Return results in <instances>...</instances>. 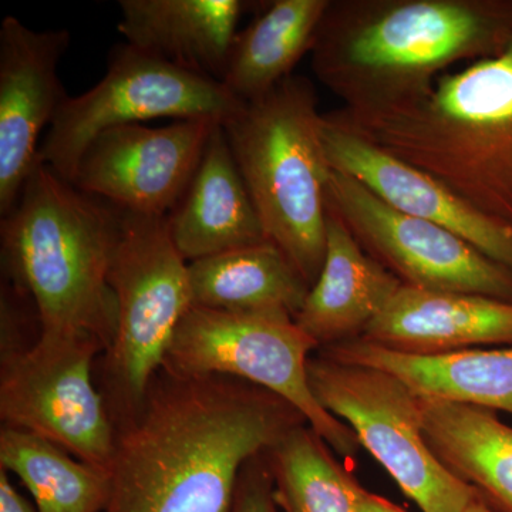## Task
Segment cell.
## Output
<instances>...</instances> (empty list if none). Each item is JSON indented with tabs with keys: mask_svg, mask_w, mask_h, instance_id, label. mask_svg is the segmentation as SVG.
<instances>
[{
	"mask_svg": "<svg viewBox=\"0 0 512 512\" xmlns=\"http://www.w3.org/2000/svg\"><path fill=\"white\" fill-rule=\"evenodd\" d=\"M511 42L512 0H329L311 66L343 109L375 113L419 100L454 64Z\"/></svg>",
	"mask_w": 512,
	"mask_h": 512,
	"instance_id": "7a4b0ae2",
	"label": "cell"
},
{
	"mask_svg": "<svg viewBox=\"0 0 512 512\" xmlns=\"http://www.w3.org/2000/svg\"><path fill=\"white\" fill-rule=\"evenodd\" d=\"M362 339L407 355L512 346V301L402 285Z\"/></svg>",
	"mask_w": 512,
	"mask_h": 512,
	"instance_id": "9a60e30c",
	"label": "cell"
},
{
	"mask_svg": "<svg viewBox=\"0 0 512 512\" xmlns=\"http://www.w3.org/2000/svg\"><path fill=\"white\" fill-rule=\"evenodd\" d=\"M301 424L298 409L255 384L163 366L114 424L103 512H227L245 464Z\"/></svg>",
	"mask_w": 512,
	"mask_h": 512,
	"instance_id": "6da1fadb",
	"label": "cell"
},
{
	"mask_svg": "<svg viewBox=\"0 0 512 512\" xmlns=\"http://www.w3.org/2000/svg\"><path fill=\"white\" fill-rule=\"evenodd\" d=\"M419 404L434 456L495 512H512V427L481 407L427 397Z\"/></svg>",
	"mask_w": 512,
	"mask_h": 512,
	"instance_id": "ffe728a7",
	"label": "cell"
},
{
	"mask_svg": "<svg viewBox=\"0 0 512 512\" xmlns=\"http://www.w3.org/2000/svg\"><path fill=\"white\" fill-rule=\"evenodd\" d=\"M117 29L127 45L222 83L242 0H120Z\"/></svg>",
	"mask_w": 512,
	"mask_h": 512,
	"instance_id": "ac0fdd59",
	"label": "cell"
},
{
	"mask_svg": "<svg viewBox=\"0 0 512 512\" xmlns=\"http://www.w3.org/2000/svg\"><path fill=\"white\" fill-rule=\"evenodd\" d=\"M217 124L197 119L109 128L84 151L72 184L120 210L165 218L191 183Z\"/></svg>",
	"mask_w": 512,
	"mask_h": 512,
	"instance_id": "7c38bea8",
	"label": "cell"
},
{
	"mask_svg": "<svg viewBox=\"0 0 512 512\" xmlns=\"http://www.w3.org/2000/svg\"><path fill=\"white\" fill-rule=\"evenodd\" d=\"M167 224L187 262L269 241L222 124L212 130L200 165L167 215Z\"/></svg>",
	"mask_w": 512,
	"mask_h": 512,
	"instance_id": "e0dca14e",
	"label": "cell"
},
{
	"mask_svg": "<svg viewBox=\"0 0 512 512\" xmlns=\"http://www.w3.org/2000/svg\"><path fill=\"white\" fill-rule=\"evenodd\" d=\"M308 379L320 406L355 433L421 512H461L478 495L430 450L419 397L402 380L320 352L309 357Z\"/></svg>",
	"mask_w": 512,
	"mask_h": 512,
	"instance_id": "9c48e42d",
	"label": "cell"
},
{
	"mask_svg": "<svg viewBox=\"0 0 512 512\" xmlns=\"http://www.w3.org/2000/svg\"><path fill=\"white\" fill-rule=\"evenodd\" d=\"M242 106L218 80L121 43L111 50L103 79L82 96L63 101L37 161L72 183L84 151L109 128L154 119H205L224 124Z\"/></svg>",
	"mask_w": 512,
	"mask_h": 512,
	"instance_id": "30bf717a",
	"label": "cell"
},
{
	"mask_svg": "<svg viewBox=\"0 0 512 512\" xmlns=\"http://www.w3.org/2000/svg\"><path fill=\"white\" fill-rule=\"evenodd\" d=\"M318 352L390 373L419 397L512 414V346L407 355L357 339Z\"/></svg>",
	"mask_w": 512,
	"mask_h": 512,
	"instance_id": "d6986e66",
	"label": "cell"
},
{
	"mask_svg": "<svg viewBox=\"0 0 512 512\" xmlns=\"http://www.w3.org/2000/svg\"><path fill=\"white\" fill-rule=\"evenodd\" d=\"M73 457L29 431L6 426L0 431V468L20 478L39 512L106 510L109 470Z\"/></svg>",
	"mask_w": 512,
	"mask_h": 512,
	"instance_id": "603a6c76",
	"label": "cell"
},
{
	"mask_svg": "<svg viewBox=\"0 0 512 512\" xmlns=\"http://www.w3.org/2000/svg\"><path fill=\"white\" fill-rule=\"evenodd\" d=\"M357 512H406L387 498L370 493L360 485L357 495Z\"/></svg>",
	"mask_w": 512,
	"mask_h": 512,
	"instance_id": "4316f807",
	"label": "cell"
},
{
	"mask_svg": "<svg viewBox=\"0 0 512 512\" xmlns=\"http://www.w3.org/2000/svg\"><path fill=\"white\" fill-rule=\"evenodd\" d=\"M402 285L328 210L325 262L295 323L318 350L362 339Z\"/></svg>",
	"mask_w": 512,
	"mask_h": 512,
	"instance_id": "2e32d148",
	"label": "cell"
},
{
	"mask_svg": "<svg viewBox=\"0 0 512 512\" xmlns=\"http://www.w3.org/2000/svg\"><path fill=\"white\" fill-rule=\"evenodd\" d=\"M120 215L37 161L0 222L3 281L35 305L37 338L110 348L117 299L109 272Z\"/></svg>",
	"mask_w": 512,
	"mask_h": 512,
	"instance_id": "3957f363",
	"label": "cell"
},
{
	"mask_svg": "<svg viewBox=\"0 0 512 512\" xmlns=\"http://www.w3.org/2000/svg\"><path fill=\"white\" fill-rule=\"evenodd\" d=\"M322 116L311 80L292 74L222 124L266 237L311 288L325 262L326 187L333 171Z\"/></svg>",
	"mask_w": 512,
	"mask_h": 512,
	"instance_id": "5b68a950",
	"label": "cell"
},
{
	"mask_svg": "<svg viewBox=\"0 0 512 512\" xmlns=\"http://www.w3.org/2000/svg\"><path fill=\"white\" fill-rule=\"evenodd\" d=\"M461 512H495L493 507L484 500L483 495L478 493L473 500L468 503L467 507Z\"/></svg>",
	"mask_w": 512,
	"mask_h": 512,
	"instance_id": "83f0119b",
	"label": "cell"
},
{
	"mask_svg": "<svg viewBox=\"0 0 512 512\" xmlns=\"http://www.w3.org/2000/svg\"><path fill=\"white\" fill-rule=\"evenodd\" d=\"M326 207L403 285L512 301L510 268L448 229L394 210L349 175L332 171Z\"/></svg>",
	"mask_w": 512,
	"mask_h": 512,
	"instance_id": "8fae6325",
	"label": "cell"
},
{
	"mask_svg": "<svg viewBox=\"0 0 512 512\" xmlns=\"http://www.w3.org/2000/svg\"><path fill=\"white\" fill-rule=\"evenodd\" d=\"M328 443L301 424L268 450L282 512H357L360 484L340 466Z\"/></svg>",
	"mask_w": 512,
	"mask_h": 512,
	"instance_id": "cb8c5ba5",
	"label": "cell"
},
{
	"mask_svg": "<svg viewBox=\"0 0 512 512\" xmlns=\"http://www.w3.org/2000/svg\"><path fill=\"white\" fill-rule=\"evenodd\" d=\"M325 117L512 228V42L498 56L443 74L412 103L375 113L340 107Z\"/></svg>",
	"mask_w": 512,
	"mask_h": 512,
	"instance_id": "277c9868",
	"label": "cell"
},
{
	"mask_svg": "<svg viewBox=\"0 0 512 512\" xmlns=\"http://www.w3.org/2000/svg\"><path fill=\"white\" fill-rule=\"evenodd\" d=\"M192 303L237 313H281L295 319L308 282L274 242L251 245L188 262Z\"/></svg>",
	"mask_w": 512,
	"mask_h": 512,
	"instance_id": "44dd1931",
	"label": "cell"
},
{
	"mask_svg": "<svg viewBox=\"0 0 512 512\" xmlns=\"http://www.w3.org/2000/svg\"><path fill=\"white\" fill-rule=\"evenodd\" d=\"M227 512H282L276 503L268 450L252 457L242 468Z\"/></svg>",
	"mask_w": 512,
	"mask_h": 512,
	"instance_id": "d4e9b609",
	"label": "cell"
},
{
	"mask_svg": "<svg viewBox=\"0 0 512 512\" xmlns=\"http://www.w3.org/2000/svg\"><path fill=\"white\" fill-rule=\"evenodd\" d=\"M32 306L3 281L0 417L6 427L29 431L109 470L116 429L93 379L94 360L103 352L93 343L37 336L26 345L20 338Z\"/></svg>",
	"mask_w": 512,
	"mask_h": 512,
	"instance_id": "52a82bcc",
	"label": "cell"
},
{
	"mask_svg": "<svg viewBox=\"0 0 512 512\" xmlns=\"http://www.w3.org/2000/svg\"><path fill=\"white\" fill-rule=\"evenodd\" d=\"M318 345L291 316L192 306L175 332L164 367L183 375H222L255 384L298 409L335 453L353 458L359 441L313 396L308 360Z\"/></svg>",
	"mask_w": 512,
	"mask_h": 512,
	"instance_id": "ba28073f",
	"label": "cell"
},
{
	"mask_svg": "<svg viewBox=\"0 0 512 512\" xmlns=\"http://www.w3.org/2000/svg\"><path fill=\"white\" fill-rule=\"evenodd\" d=\"M67 30L29 29L6 16L0 26V214L8 215L39 157V138L69 97L57 66Z\"/></svg>",
	"mask_w": 512,
	"mask_h": 512,
	"instance_id": "4fadbf2b",
	"label": "cell"
},
{
	"mask_svg": "<svg viewBox=\"0 0 512 512\" xmlns=\"http://www.w3.org/2000/svg\"><path fill=\"white\" fill-rule=\"evenodd\" d=\"M0 512H39L13 487L8 471L0 468Z\"/></svg>",
	"mask_w": 512,
	"mask_h": 512,
	"instance_id": "484cf974",
	"label": "cell"
},
{
	"mask_svg": "<svg viewBox=\"0 0 512 512\" xmlns=\"http://www.w3.org/2000/svg\"><path fill=\"white\" fill-rule=\"evenodd\" d=\"M120 211L109 272L117 328L100 356L99 383L114 424L143 402L181 320L194 306L188 262L174 245L167 217Z\"/></svg>",
	"mask_w": 512,
	"mask_h": 512,
	"instance_id": "8992f818",
	"label": "cell"
},
{
	"mask_svg": "<svg viewBox=\"0 0 512 512\" xmlns=\"http://www.w3.org/2000/svg\"><path fill=\"white\" fill-rule=\"evenodd\" d=\"M320 134L333 171L349 175L394 210L466 239L512 271V228L478 211L433 175L332 123L325 114Z\"/></svg>",
	"mask_w": 512,
	"mask_h": 512,
	"instance_id": "5bb4252c",
	"label": "cell"
},
{
	"mask_svg": "<svg viewBox=\"0 0 512 512\" xmlns=\"http://www.w3.org/2000/svg\"><path fill=\"white\" fill-rule=\"evenodd\" d=\"M329 0H275L235 36L222 84L249 103L292 76L313 40Z\"/></svg>",
	"mask_w": 512,
	"mask_h": 512,
	"instance_id": "7402d4cb",
	"label": "cell"
}]
</instances>
